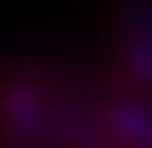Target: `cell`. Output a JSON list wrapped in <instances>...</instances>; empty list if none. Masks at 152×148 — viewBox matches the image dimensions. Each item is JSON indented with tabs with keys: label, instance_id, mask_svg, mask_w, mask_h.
Wrapping results in <instances>:
<instances>
[{
	"label": "cell",
	"instance_id": "cell-1",
	"mask_svg": "<svg viewBox=\"0 0 152 148\" xmlns=\"http://www.w3.org/2000/svg\"><path fill=\"white\" fill-rule=\"evenodd\" d=\"M4 148H56V90L31 73H10L0 83Z\"/></svg>",
	"mask_w": 152,
	"mask_h": 148
},
{
	"label": "cell",
	"instance_id": "cell-2",
	"mask_svg": "<svg viewBox=\"0 0 152 148\" xmlns=\"http://www.w3.org/2000/svg\"><path fill=\"white\" fill-rule=\"evenodd\" d=\"M118 62L132 96L152 93V0H124L118 17Z\"/></svg>",
	"mask_w": 152,
	"mask_h": 148
},
{
	"label": "cell",
	"instance_id": "cell-3",
	"mask_svg": "<svg viewBox=\"0 0 152 148\" xmlns=\"http://www.w3.org/2000/svg\"><path fill=\"white\" fill-rule=\"evenodd\" d=\"M104 131L114 148H152V100L118 96L100 110Z\"/></svg>",
	"mask_w": 152,
	"mask_h": 148
}]
</instances>
